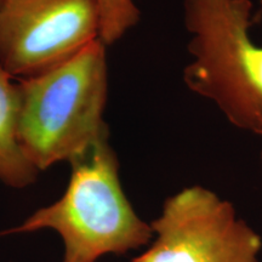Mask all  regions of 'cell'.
Wrapping results in <instances>:
<instances>
[{"instance_id": "obj_1", "label": "cell", "mask_w": 262, "mask_h": 262, "mask_svg": "<svg viewBox=\"0 0 262 262\" xmlns=\"http://www.w3.org/2000/svg\"><path fill=\"white\" fill-rule=\"evenodd\" d=\"M106 47L97 39L57 67L18 84V141L38 171L72 162L108 139Z\"/></svg>"}, {"instance_id": "obj_2", "label": "cell", "mask_w": 262, "mask_h": 262, "mask_svg": "<svg viewBox=\"0 0 262 262\" xmlns=\"http://www.w3.org/2000/svg\"><path fill=\"white\" fill-rule=\"evenodd\" d=\"M191 61L183 80L237 129L262 136V47L251 0H183Z\"/></svg>"}, {"instance_id": "obj_3", "label": "cell", "mask_w": 262, "mask_h": 262, "mask_svg": "<svg viewBox=\"0 0 262 262\" xmlns=\"http://www.w3.org/2000/svg\"><path fill=\"white\" fill-rule=\"evenodd\" d=\"M71 164L64 194L0 235L54 229L64 244L62 262H96L103 255L124 254L148 243L152 227L141 220L127 201L108 139Z\"/></svg>"}, {"instance_id": "obj_4", "label": "cell", "mask_w": 262, "mask_h": 262, "mask_svg": "<svg viewBox=\"0 0 262 262\" xmlns=\"http://www.w3.org/2000/svg\"><path fill=\"white\" fill-rule=\"evenodd\" d=\"M150 227L155 242L133 262H258L260 235L231 203L202 186L166 199Z\"/></svg>"}, {"instance_id": "obj_5", "label": "cell", "mask_w": 262, "mask_h": 262, "mask_svg": "<svg viewBox=\"0 0 262 262\" xmlns=\"http://www.w3.org/2000/svg\"><path fill=\"white\" fill-rule=\"evenodd\" d=\"M100 33L96 0H2L0 67L28 79L70 60Z\"/></svg>"}, {"instance_id": "obj_6", "label": "cell", "mask_w": 262, "mask_h": 262, "mask_svg": "<svg viewBox=\"0 0 262 262\" xmlns=\"http://www.w3.org/2000/svg\"><path fill=\"white\" fill-rule=\"evenodd\" d=\"M18 84L0 67V181L15 188L31 185L38 170L26 158L17 135Z\"/></svg>"}, {"instance_id": "obj_7", "label": "cell", "mask_w": 262, "mask_h": 262, "mask_svg": "<svg viewBox=\"0 0 262 262\" xmlns=\"http://www.w3.org/2000/svg\"><path fill=\"white\" fill-rule=\"evenodd\" d=\"M101 18L100 39L111 45L124 37L140 19L134 0H96Z\"/></svg>"}, {"instance_id": "obj_8", "label": "cell", "mask_w": 262, "mask_h": 262, "mask_svg": "<svg viewBox=\"0 0 262 262\" xmlns=\"http://www.w3.org/2000/svg\"><path fill=\"white\" fill-rule=\"evenodd\" d=\"M260 158H261V166H262V150H261V157H260Z\"/></svg>"}, {"instance_id": "obj_9", "label": "cell", "mask_w": 262, "mask_h": 262, "mask_svg": "<svg viewBox=\"0 0 262 262\" xmlns=\"http://www.w3.org/2000/svg\"><path fill=\"white\" fill-rule=\"evenodd\" d=\"M0 2H2V0H0Z\"/></svg>"}]
</instances>
